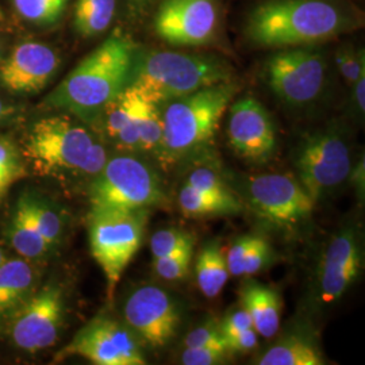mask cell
<instances>
[{"instance_id": "43", "label": "cell", "mask_w": 365, "mask_h": 365, "mask_svg": "<svg viewBox=\"0 0 365 365\" xmlns=\"http://www.w3.org/2000/svg\"><path fill=\"white\" fill-rule=\"evenodd\" d=\"M4 260H6V259H4V255H3V252L0 250V265L4 262Z\"/></svg>"}, {"instance_id": "17", "label": "cell", "mask_w": 365, "mask_h": 365, "mask_svg": "<svg viewBox=\"0 0 365 365\" xmlns=\"http://www.w3.org/2000/svg\"><path fill=\"white\" fill-rule=\"evenodd\" d=\"M60 66V57L45 43L24 42L0 64V84L13 93L43 90Z\"/></svg>"}, {"instance_id": "5", "label": "cell", "mask_w": 365, "mask_h": 365, "mask_svg": "<svg viewBox=\"0 0 365 365\" xmlns=\"http://www.w3.org/2000/svg\"><path fill=\"white\" fill-rule=\"evenodd\" d=\"M229 80L230 66L217 57L155 51L135 54L129 84L146 99L163 106Z\"/></svg>"}, {"instance_id": "18", "label": "cell", "mask_w": 365, "mask_h": 365, "mask_svg": "<svg viewBox=\"0 0 365 365\" xmlns=\"http://www.w3.org/2000/svg\"><path fill=\"white\" fill-rule=\"evenodd\" d=\"M36 272L22 259L0 265V322L9 321L34 292Z\"/></svg>"}, {"instance_id": "13", "label": "cell", "mask_w": 365, "mask_h": 365, "mask_svg": "<svg viewBox=\"0 0 365 365\" xmlns=\"http://www.w3.org/2000/svg\"><path fill=\"white\" fill-rule=\"evenodd\" d=\"M126 327L152 349L170 345L182 324L180 307L168 291L143 286L133 291L123 307Z\"/></svg>"}, {"instance_id": "39", "label": "cell", "mask_w": 365, "mask_h": 365, "mask_svg": "<svg viewBox=\"0 0 365 365\" xmlns=\"http://www.w3.org/2000/svg\"><path fill=\"white\" fill-rule=\"evenodd\" d=\"M225 342H226V348L230 351L232 354L233 353L252 352L259 344V334L252 327V329L244 330L241 333L225 337Z\"/></svg>"}, {"instance_id": "14", "label": "cell", "mask_w": 365, "mask_h": 365, "mask_svg": "<svg viewBox=\"0 0 365 365\" xmlns=\"http://www.w3.org/2000/svg\"><path fill=\"white\" fill-rule=\"evenodd\" d=\"M153 25L157 36L172 46H205L217 37L218 7L215 0H164Z\"/></svg>"}, {"instance_id": "28", "label": "cell", "mask_w": 365, "mask_h": 365, "mask_svg": "<svg viewBox=\"0 0 365 365\" xmlns=\"http://www.w3.org/2000/svg\"><path fill=\"white\" fill-rule=\"evenodd\" d=\"M26 176V161L13 140L0 137V203L14 184Z\"/></svg>"}, {"instance_id": "26", "label": "cell", "mask_w": 365, "mask_h": 365, "mask_svg": "<svg viewBox=\"0 0 365 365\" xmlns=\"http://www.w3.org/2000/svg\"><path fill=\"white\" fill-rule=\"evenodd\" d=\"M24 197L26 200L30 215L38 229L39 235H42L51 250L57 248L61 242L64 232L61 215L48 200L39 196L24 194Z\"/></svg>"}, {"instance_id": "20", "label": "cell", "mask_w": 365, "mask_h": 365, "mask_svg": "<svg viewBox=\"0 0 365 365\" xmlns=\"http://www.w3.org/2000/svg\"><path fill=\"white\" fill-rule=\"evenodd\" d=\"M9 242L13 248L26 259H39L51 252L38 229L33 221L30 211L27 209L26 200L24 195L19 197L13 217L6 229Z\"/></svg>"}, {"instance_id": "6", "label": "cell", "mask_w": 365, "mask_h": 365, "mask_svg": "<svg viewBox=\"0 0 365 365\" xmlns=\"http://www.w3.org/2000/svg\"><path fill=\"white\" fill-rule=\"evenodd\" d=\"M90 211L150 210L167 202L164 185L155 170L131 156L107 158L88 188Z\"/></svg>"}, {"instance_id": "11", "label": "cell", "mask_w": 365, "mask_h": 365, "mask_svg": "<svg viewBox=\"0 0 365 365\" xmlns=\"http://www.w3.org/2000/svg\"><path fill=\"white\" fill-rule=\"evenodd\" d=\"M72 356L83 357L96 365L146 364L134 333L126 325L106 315H98L81 327L56 356V360H66Z\"/></svg>"}, {"instance_id": "3", "label": "cell", "mask_w": 365, "mask_h": 365, "mask_svg": "<svg viewBox=\"0 0 365 365\" xmlns=\"http://www.w3.org/2000/svg\"><path fill=\"white\" fill-rule=\"evenodd\" d=\"M237 91L238 86L229 80L163 105L164 137L158 161L173 167L206 153Z\"/></svg>"}, {"instance_id": "34", "label": "cell", "mask_w": 365, "mask_h": 365, "mask_svg": "<svg viewBox=\"0 0 365 365\" xmlns=\"http://www.w3.org/2000/svg\"><path fill=\"white\" fill-rule=\"evenodd\" d=\"M184 346H226L225 337L221 331V322L210 318L203 324L197 325L184 339Z\"/></svg>"}, {"instance_id": "24", "label": "cell", "mask_w": 365, "mask_h": 365, "mask_svg": "<svg viewBox=\"0 0 365 365\" xmlns=\"http://www.w3.org/2000/svg\"><path fill=\"white\" fill-rule=\"evenodd\" d=\"M141 101L143 93L129 84L111 102L107 103L101 115L105 117L106 133L110 138L115 140L118 134L126 128L131 118L137 113Z\"/></svg>"}, {"instance_id": "7", "label": "cell", "mask_w": 365, "mask_h": 365, "mask_svg": "<svg viewBox=\"0 0 365 365\" xmlns=\"http://www.w3.org/2000/svg\"><path fill=\"white\" fill-rule=\"evenodd\" d=\"M149 210L90 211L88 237L92 257L105 274L107 298L144 242Z\"/></svg>"}, {"instance_id": "19", "label": "cell", "mask_w": 365, "mask_h": 365, "mask_svg": "<svg viewBox=\"0 0 365 365\" xmlns=\"http://www.w3.org/2000/svg\"><path fill=\"white\" fill-rule=\"evenodd\" d=\"M241 304L252 317L253 327L264 339H272L280 329L282 298L279 292L259 282H248L241 291Z\"/></svg>"}, {"instance_id": "25", "label": "cell", "mask_w": 365, "mask_h": 365, "mask_svg": "<svg viewBox=\"0 0 365 365\" xmlns=\"http://www.w3.org/2000/svg\"><path fill=\"white\" fill-rule=\"evenodd\" d=\"M184 185L191 187L197 192L221 202L232 210L235 215L240 214L244 209V205L238 199L237 194H235L232 188L222 180L221 176H218L210 168H196L195 170H192Z\"/></svg>"}, {"instance_id": "29", "label": "cell", "mask_w": 365, "mask_h": 365, "mask_svg": "<svg viewBox=\"0 0 365 365\" xmlns=\"http://www.w3.org/2000/svg\"><path fill=\"white\" fill-rule=\"evenodd\" d=\"M69 0H13L14 9L27 22L49 26L58 22Z\"/></svg>"}, {"instance_id": "22", "label": "cell", "mask_w": 365, "mask_h": 365, "mask_svg": "<svg viewBox=\"0 0 365 365\" xmlns=\"http://www.w3.org/2000/svg\"><path fill=\"white\" fill-rule=\"evenodd\" d=\"M196 283L206 298H215L226 286L230 274L226 256L217 241L207 242L200 249L195 265Z\"/></svg>"}, {"instance_id": "10", "label": "cell", "mask_w": 365, "mask_h": 365, "mask_svg": "<svg viewBox=\"0 0 365 365\" xmlns=\"http://www.w3.org/2000/svg\"><path fill=\"white\" fill-rule=\"evenodd\" d=\"M325 60L314 49L286 48L265 64L269 88L284 103L304 106L314 102L325 84Z\"/></svg>"}, {"instance_id": "12", "label": "cell", "mask_w": 365, "mask_h": 365, "mask_svg": "<svg viewBox=\"0 0 365 365\" xmlns=\"http://www.w3.org/2000/svg\"><path fill=\"white\" fill-rule=\"evenodd\" d=\"M64 314L66 300L63 288L57 284H48L34 291L9 319L14 345L27 353L51 348L60 336Z\"/></svg>"}, {"instance_id": "27", "label": "cell", "mask_w": 365, "mask_h": 365, "mask_svg": "<svg viewBox=\"0 0 365 365\" xmlns=\"http://www.w3.org/2000/svg\"><path fill=\"white\" fill-rule=\"evenodd\" d=\"M163 114L161 106L145 98L143 115L140 120V150L160 160L163 152Z\"/></svg>"}, {"instance_id": "1", "label": "cell", "mask_w": 365, "mask_h": 365, "mask_svg": "<svg viewBox=\"0 0 365 365\" xmlns=\"http://www.w3.org/2000/svg\"><path fill=\"white\" fill-rule=\"evenodd\" d=\"M134 60V42L114 33L78 63L46 103L81 119L101 117L107 103L129 86Z\"/></svg>"}, {"instance_id": "36", "label": "cell", "mask_w": 365, "mask_h": 365, "mask_svg": "<svg viewBox=\"0 0 365 365\" xmlns=\"http://www.w3.org/2000/svg\"><path fill=\"white\" fill-rule=\"evenodd\" d=\"M336 61L342 78L351 86L365 73V58L363 52H353L352 49L339 51L336 54Z\"/></svg>"}, {"instance_id": "35", "label": "cell", "mask_w": 365, "mask_h": 365, "mask_svg": "<svg viewBox=\"0 0 365 365\" xmlns=\"http://www.w3.org/2000/svg\"><path fill=\"white\" fill-rule=\"evenodd\" d=\"M232 356L226 346H195L185 348L182 353V364L217 365L223 364Z\"/></svg>"}, {"instance_id": "37", "label": "cell", "mask_w": 365, "mask_h": 365, "mask_svg": "<svg viewBox=\"0 0 365 365\" xmlns=\"http://www.w3.org/2000/svg\"><path fill=\"white\" fill-rule=\"evenodd\" d=\"M252 327H253L252 317H250L248 310L242 304L240 307L233 309L232 312L226 314L223 321L221 322V331L223 337L233 336V334L241 333V331L248 330V329H252Z\"/></svg>"}, {"instance_id": "4", "label": "cell", "mask_w": 365, "mask_h": 365, "mask_svg": "<svg viewBox=\"0 0 365 365\" xmlns=\"http://www.w3.org/2000/svg\"><path fill=\"white\" fill-rule=\"evenodd\" d=\"M22 156L39 176L98 175L107 152L91 131L66 115L37 120L27 133Z\"/></svg>"}, {"instance_id": "33", "label": "cell", "mask_w": 365, "mask_h": 365, "mask_svg": "<svg viewBox=\"0 0 365 365\" xmlns=\"http://www.w3.org/2000/svg\"><path fill=\"white\" fill-rule=\"evenodd\" d=\"M272 256L274 250L269 242L262 237L252 235L244 260V276H253L264 271L272 262Z\"/></svg>"}, {"instance_id": "38", "label": "cell", "mask_w": 365, "mask_h": 365, "mask_svg": "<svg viewBox=\"0 0 365 365\" xmlns=\"http://www.w3.org/2000/svg\"><path fill=\"white\" fill-rule=\"evenodd\" d=\"M250 241H252V235L240 237L232 245V248L229 249L227 255H225L227 269L232 276L235 277L244 276V260H245V255L250 245Z\"/></svg>"}, {"instance_id": "30", "label": "cell", "mask_w": 365, "mask_h": 365, "mask_svg": "<svg viewBox=\"0 0 365 365\" xmlns=\"http://www.w3.org/2000/svg\"><path fill=\"white\" fill-rule=\"evenodd\" d=\"M179 206L182 214L190 218L235 215L233 211L221 202L210 196L203 195L187 185H182L180 195H179Z\"/></svg>"}, {"instance_id": "2", "label": "cell", "mask_w": 365, "mask_h": 365, "mask_svg": "<svg viewBox=\"0 0 365 365\" xmlns=\"http://www.w3.org/2000/svg\"><path fill=\"white\" fill-rule=\"evenodd\" d=\"M351 19L327 0H267L245 24L249 41L261 48H303L337 37Z\"/></svg>"}, {"instance_id": "32", "label": "cell", "mask_w": 365, "mask_h": 365, "mask_svg": "<svg viewBox=\"0 0 365 365\" xmlns=\"http://www.w3.org/2000/svg\"><path fill=\"white\" fill-rule=\"evenodd\" d=\"M190 245H195V237L176 227L161 229L150 238V252L153 259L168 256Z\"/></svg>"}, {"instance_id": "31", "label": "cell", "mask_w": 365, "mask_h": 365, "mask_svg": "<svg viewBox=\"0 0 365 365\" xmlns=\"http://www.w3.org/2000/svg\"><path fill=\"white\" fill-rule=\"evenodd\" d=\"M194 247L195 245H190L168 256L153 259L152 265L157 276L167 282H176L184 279L190 272Z\"/></svg>"}, {"instance_id": "8", "label": "cell", "mask_w": 365, "mask_h": 365, "mask_svg": "<svg viewBox=\"0 0 365 365\" xmlns=\"http://www.w3.org/2000/svg\"><path fill=\"white\" fill-rule=\"evenodd\" d=\"M297 180L317 205L352 170L351 146L337 130H319L300 140L292 155Z\"/></svg>"}, {"instance_id": "9", "label": "cell", "mask_w": 365, "mask_h": 365, "mask_svg": "<svg viewBox=\"0 0 365 365\" xmlns=\"http://www.w3.org/2000/svg\"><path fill=\"white\" fill-rule=\"evenodd\" d=\"M240 187L250 210L277 227H297L309 221L317 206L297 178L284 173L248 178Z\"/></svg>"}, {"instance_id": "23", "label": "cell", "mask_w": 365, "mask_h": 365, "mask_svg": "<svg viewBox=\"0 0 365 365\" xmlns=\"http://www.w3.org/2000/svg\"><path fill=\"white\" fill-rule=\"evenodd\" d=\"M115 0H78L73 26L78 36L91 38L102 34L113 22Z\"/></svg>"}, {"instance_id": "42", "label": "cell", "mask_w": 365, "mask_h": 365, "mask_svg": "<svg viewBox=\"0 0 365 365\" xmlns=\"http://www.w3.org/2000/svg\"><path fill=\"white\" fill-rule=\"evenodd\" d=\"M10 113H11L10 107H9V106L4 105V103H3V101L0 99V120L7 117Z\"/></svg>"}, {"instance_id": "40", "label": "cell", "mask_w": 365, "mask_h": 365, "mask_svg": "<svg viewBox=\"0 0 365 365\" xmlns=\"http://www.w3.org/2000/svg\"><path fill=\"white\" fill-rule=\"evenodd\" d=\"M365 167L364 157H361V160L352 167L351 173L348 176L349 182L353 185L356 194L359 196V199H364V185H365Z\"/></svg>"}, {"instance_id": "21", "label": "cell", "mask_w": 365, "mask_h": 365, "mask_svg": "<svg viewBox=\"0 0 365 365\" xmlns=\"http://www.w3.org/2000/svg\"><path fill=\"white\" fill-rule=\"evenodd\" d=\"M259 365H322L324 354L318 345L302 334L279 339L256 361Z\"/></svg>"}, {"instance_id": "41", "label": "cell", "mask_w": 365, "mask_h": 365, "mask_svg": "<svg viewBox=\"0 0 365 365\" xmlns=\"http://www.w3.org/2000/svg\"><path fill=\"white\" fill-rule=\"evenodd\" d=\"M353 95H354V102L356 107L360 113H364L365 110V73L361 75L359 80L354 81L353 84Z\"/></svg>"}, {"instance_id": "15", "label": "cell", "mask_w": 365, "mask_h": 365, "mask_svg": "<svg viewBox=\"0 0 365 365\" xmlns=\"http://www.w3.org/2000/svg\"><path fill=\"white\" fill-rule=\"evenodd\" d=\"M227 138L238 156L256 164L269 161L277 148L271 114L252 96L238 99L230 107Z\"/></svg>"}, {"instance_id": "16", "label": "cell", "mask_w": 365, "mask_h": 365, "mask_svg": "<svg viewBox=\"0 0 365 365\" xmlns=\"http://www.w3.org/2000/svg\"><path fill=\"white\" fill-rule=\"evenodd\" d=\"M363 249L356 227L346 226L330 240L317 271V297L324 304L339 302L360 276Z\"/></svg>"}]
</instances>
